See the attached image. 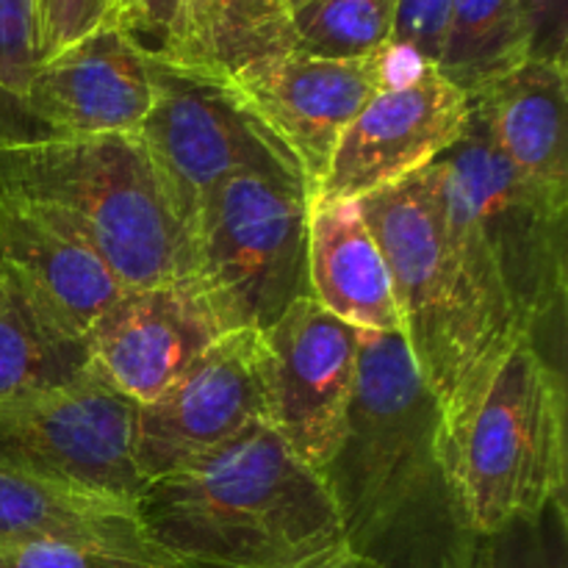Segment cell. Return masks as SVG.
Here are the masks:
<instances>
[{"label":"cell","instance_id":"7402d4cb","mask_svg":"<svg viewBox=\"0 0 568 568\" xmlns=\"http://www.w3.org/2000/svg\"><path fill=\"white\" fill-rule=\"evenodd\" d=\"M530 59L521 0H453L436 70L471 94Z\"/></svg>","mask_w":568,"mask_h":568},{"label":"cell","instance_id":"30bf717a","mask_svg":"<svg viewBox=\"0 0 568 568\" xmlns=\"http://www.w3.org/2000/svg\"><path fill=\"white\" fill-rule=\"evenodd\" d=\"M414 64L419 61L394 48L364 59H322L292 48L244 67L225 83L314 194L344 128Z\"/></svg>","mask_w":568,"mask_h":568},{"label":"cell","instance_id":"484cf974","mask_svg":"<svg viewBox=\"0 0 568 568\" xmlns=\"http://www.w3.org/2000/svg\"><path fill=\"white\" fill-rule=\"evenodd\" d=\"M37 67V0H0V94L22 103Z\"/></svg>","mask_w":568,"mask_h":568},{"label":"cell","instance_id":"603a6c76","mask_svg":"<svg viewBox=\"0 0 568 568\" xmlns=\"http://www.w3.org/2000/svg\"><path fill=\"white\" fill-rule=\"evenodd\" d=\"M397 0H308L292 11L294 48L322 59H364L392 48Z\"/></svg>","mask_w":568,"mask_h":568},{"label":"cell","instance_id":"52a82bcc","mask_svg":"<svg viewBox=\"0 0 568 568\" xmlns=\"http://www.w3.org/2000/svg\"><path fill=\"white\" fill-rule=\"evenodd\" d=\"M308 189L242 170L205 197L194 222L197 281L225 331L266 333L308 288Z\"/></svg>","mask_w":568,"mask_h":568},{"label":"cell","instance_id":"ba28073f","mask_svg":"<svg viewBox=\"0 0 568 568\" xmlns=\"http://www.w3.org/2000/svg\"><path fill=\"white\" fill-rule=\"evenodd\" d=\"M136 408L89 366L67 386L0 408V469L133 505Z\"/></svg>","mask_w":568,"mask_h":568},{"label":"cell","instance_id":"2e32d148","mask_svg":"<svg viewBox=\"0 0 568 568\" xmlns=\"http://www.w3.org/2000/svg\"><path fill=\"white\" fill-rule=\"evenodd\" d=\"M0 281L44 320L83 342L125 292L81 239L6 200H0Z\"/></svg>","mask_w":568,"mask_h":568},{"label":"cell","instance_id":"4fadbf2b","mask_svg":"<svg viewBox=\"0 0 568 568\" xmlns=\"http://www.w3.org/2000/svg\"><path fill=\"white\" fill-rule=\"evenodd\" d=\"M270 422L322 471L347 427L358 377V331L303 297L264 333Z\"/></svg>","mask_w":568,"mask_h":568},{"label":"cell","instance_id":"cb8c5ba5","mask_svg":"<svg viewBox=\"0 0 568 568\" xmlns=\"http://www.w3.org/2000/svg\"><path fill=\"white\" fill-rule=\"evenodd\" d=\"M475 568H568L566 499H555L538 516L483 536Z\"/></svg>","mask_w":568,"mask_h":568},{"label":"cell","instance_id":"277c9868","mask_svg":"<svg viewBox=\"0 0 568 568\" xmlns=\"http://www.w3.org/2000/svg\"><path fill=\"white\" fill-rule=\"evenodd\" d=\"M0 200L81 239L125 288L197 277L192 227L136 133L3 142Z\"/></svg>","mask_w":568,"mask_h":568},{"label":"cell","instance_id":"5b68a950","mask_svg":"<svg viewBox=\"0 0 568 568\" xmlns=\"http://www.w3.org/2000/svg\"><path fill=\"white\" fill-rule=\"evenodd\" d=\"M355 203L381 244L403 338L447 427L514 344L505 347L488 327L449 247L425 170Z\"/></svg>","mask_w":568,"mask_h":568},{"label":"cell","instance_id":"7c38bea8","mask_svg":"<svg viewBox=\"0 0 568 568\" xmlns=\"http://www.w3.org/2000/svg\"><path fill=\"white\" fill-rule=\"evenodd\" d=\"M469 94L433 64H414L381 89L338 136L311 200L355 203L427 170L466 131Z\"/></svg>","mask_w":568,"mask_h":568},{"label":"cell","instance_id":"836d02e7","mask_svg":"<svg viewBox=\"0 0 568 568\" xmlns=\"http://www.w3.org/2000/svg\"><path fill=\"white\" fill-rule=\"evenodd\" d=\"M3 294H6V283L0 281V297H3Z\"/></svg>","mask_w":568,"mask_h":568},{"label":"cell","instance_id":"5bb4252c","mask_svg":"<svg viewBox=\"0 0 568 568\" xmlns=\"http://www.w3.org/2000/svg\"><path fill=\"white\" fill-rule=\"evenodd\" d=\"M225 333L197 277L125 288L89 331V366L131 403L148 405Z\"/></svg>","mask_w":568,"mask_h":568},{"label":"cell","instance_id":"d6986e66","mask_svg":"<svg viewBox=\"0 0 568 568\" xmlns=\"http://www.w3.org/2000/svg\"><path fill=\"white\" fill-rule=\"evenodd\" d=\"M294 48L288 0H178L155 59L227 81L244 67Z\"/></svg>","mask_w":568,"mask_h":568},{"label":"cell","instance_id":"4dcf8cb0","mask_svg":"<svg viewBox=\"0 0 568 568\" xmlns=\"http://www.w3.org/2000/svg\"><path fill=\"white\" fill-rule=\"evenodd\" d=\"M0 105H3V109H22V111H26V105H22L20 100H11V98H6V94H0ZM3 120H14V125L22 128V133H26L28 139H42V136H44V133L39 131V128L33 125V122L28 120V116L11 114V111H0V144L11 142L9 131H6V128H9V125H6Z\"/></svg>","mask_w":568,"mask_h":568},{"label":"cell","instance_id":"7a4b0ae2","mask_svg":"<svg viewBox=\"0 0 568 568\" xmlns=\"http://www.w3.org/2000/svg\"><path fill=\"white\" fill-rule=\"evenodd\" d=\"M133 510L172 568H311L347 549L322 471L270 422L148 480Z\"/></svg>","mask_w":568,"mask_h":568},{"label":"cell","instance_id":"8992f818","mask_svg":"<svg viewBox=\"0 0 568 568\" xmlns=\"http://www.w3.org/2000/svg\"><path fill=\"white\" fill-rule=\"evenodd\" d=\"M444 453L477 536L566 499V369L514 342L444 427Z\"/></svg>","mask_w":568,"mask_h":568},{"label":"cell","instance_id":"44dd1931","mask_svg":"<svg viewBox=\"0 0 568 568\" xmlns=\"http://www.w3.org/2000/svg\"><path fill=\"white\" fill-rule=\"evenodd\" d=\"M87 369V342L55 327L6 286L0 297V408L67 386Z\"/></svg>","mask_w":568,"mask_h":568},{"label":"cell","instance_id":"6da1fadb","mask_svg":"<svg viewBox=\"0 0 568 568\" xmlns=\"http://www.w3.org/2000/svg\"><path fill=\"white\" fill-rule=\"evenodd\" d=\"M344 547L375 568H475L477 536L444 453V422L399 333L358 331L347 427L322 466Z\"/></svg>","mask_w":568,"mask_h":568},{"label":"cell","instance_id":"d4e9b609","mask_svg":"<svg viewBox=\"0 0 568 568\" xmlns=\"http://www.w3.org/2000/svg\"><path fill=\"white\" fill-rule=\"evenodd\" d=\"M111 22H120V0H37L39 64Z\"/></svg>","mask_w":568,"mask_h":568},{"label":"cell","instance_id":"4316f807","mask_svg":"<svg viewBox=\"0 0 568 568\" xmlns=\"http://www.w3.org/2000/svg\"><path fill=\"white\" fill-rule=\"evenodd\" d=\"M0 568H172L166 560L67 541H26L0 547Z\"/></svg>","mask_w":568,"mask_h":568},{"label":"cell","instance_id":"ac0fdd59","mask_svg":"<svg viewBox=\"0 0 568 568\" xmlns=\"http://www.w3.org/2000/svg\"><path fill=\"white\" fill-rule=\"evenodd\" d=\"M308 288L355 331L403 336L392 275L358 203L308 200Z\"/></svg>","mask_w":568,"mask_h":568},{"label":"cell","instance_id":"3957f363","mask_svg":"<svg viewBox=\"0 0 568 568\" xmlns=\"http://www.w3.org/2000/svg\"><path fill=\"white\" fill-rule=\"evenodd\" d=\"M447 242L494 336L530 338L566 369L568 203L547 197L494 150L471 116L447 153L427 166Z\"/></svg>","mask_w":568,"mask_h":568},{"label":"cell","instance_id":"8fae6325","mask_svg":"<svg viewBox=\"0 0 568 568\" xmlns=\"http://www.w3.org/2000/svg\"><path fill=\"white\" fill-rule=\"evenodd\" d=\"M270 422L264 333L227 331L159 399L136 408L142 486ZM272 425V422H270Z\"/></svg>","mask_w":568,"mask_h":568},{"label":"cell","instance_id":"1f68e13d","mask_svg":"<svg viewBox=\"0 0 568 568\" xmlns=\"http://www.w3.org/2000/svg\"><path fill=\"white\" fill-rule=\"evenodd\" d=\"M311 568H375V566H369V564H366V560L355 558V555H349L347 549H344V552L333 555V558L322 560V564H316V566H311Z\"/></svg>","mask_w":568,"mask_h":568},{"label":"cell","instance_id":"f546056e","mask_svg":"<svg viewBox=\"0 0 568 568\" xmlns=\"http://www.w3.org/2000/svg\"><path fill=\"white\" fill-rule=\"evenodd\" d=\"M178 0H120V26L148 53H161L175 20Z\"/></svg>","mask_w":568,"mask_h":568},{"label":"cell","instance_id":"83f0119b","mask_svg":"<svg viewBox=\"0 0 568 568\" xmlns=\"http://www.w3.org/2000/svg\"><path fill=\"white\" fill-rule=\"evenodd\" d=\"M449 6L453 0H397L392 48L419 64L436 67L447 33Z\"/></svg>","mask_w":568,"mask_h":568},{"label":"cell","instance_id":"d6a6232c","mask_svg":"<svg viewBox=\"0 0 568 568\" xmlns=\"http://www.w3.org/2000/svg\"><path fill=\"white\" fill-rule=\"evenodd\" d=\"M303 3H308V0H288V6H292V11L300 9V6H303Z\"/></svg>","mask_w":568,"mask_h":568},{"label":"cell","instance_id":"9a60e30c","mask_svg":"<svg viewBox=\"0 0 568 568\" xmlns=\"http://www.w3.org/2000/svg\"><path fill=\"white\" fill-rule=\"evenodd\" d=\"M22 105L44 136L136 133L153 105V55L111 22L42 61Z\"/></svg>","mask_w":568,"mask_h":568},{"label":"cell","instance_id":"ffe728a7","mask_svg":"<svg viewBox=\"0 0 568 568\" xmlns=\"http://www.w3.org/2000/svg\"><path fill=\"white\" fill-rule=\"evenodd\" d=\"M26 541L89 544L164 560L133 505L0 469V547Z\"/></svg>","mask_w":568,"mask_h":568},{"label":"cell","instance_id":"f1b7e54d","mask_svg":"<svg viewBox=\"0 0 568 568\" xmlns=\"http://www.w3.org/2000/svg\"><path fill=\"white\" fill-rule=\"evenodd\" d=\"M530 28V59L568 64V0H521Z\"/></svg>","mask_w":568,"mask_h":568},{"label":"cell","instance_id":"e0dca14e","mask_svg":"<svg viewBox=\"0 0 568 568\" xmlns=\"http://www.w3.org/2000/svg\"><path fill=\"white\" fill-rule=\"evenodd\" d=\"M568 64L527 59L469 94V111L499 155L547 197L568 203Z\"/></svg>","mask_w":568,"mask_h":568},{"label":"cell","instance_id":"9c48e42d","mask_svg":"<svg viewBox=\"0 0 568 568\" xmlns=\"http://www.w3.org/2000/svg\"><path fill=\"white\" fill-rule=\"evenodd\" d=\"M136 136L192 233L205 197L236 172L261 170L303 181L294 161L272 142L225 81L181 70L155 55L153 105Z\"/></svg>","mask_w":568,"mask_h":568}]
</instances>
